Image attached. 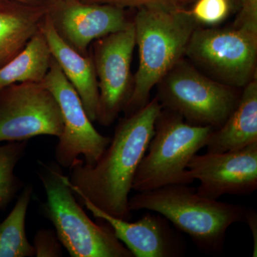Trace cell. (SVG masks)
Here are the masks:
<instances>
[{
	"label": "cell",
	"instance_id": "obj_1",
	"mask_svg": "<svg viewBox=\"0 0 257 257\" xmlns=\"http://www.w3.org/2000/svg\"><path fill=\"white\" fill-rule=\"evenodd\" d=\"M162 106L157 98L119 120L109 146L94 166L79 159L70 167L74 195L85 197L109 215L130 220L134 179L155 133Z\"/></svg>",
	"mask_w": 257,
	"mask_h": 257
},
{
	"label": "cell",
	"instance_id": "obj_2",
	"mask_svg": "<svg viewBox=\"0 0 257 257\" xmlns=\"http://www.w3.org/2000/svg\"><path fill=\"white\" fill-rule=\"evenodd\" d=\"M128 207L131 211L158 213L188 235L199 251L213 256L223 252L228 229L244 221L248 209L242 204L202 197L185 184L138 192L128 199Z\"/></svg>",
	"mask_w": 257,
	"mask_h": 257
},
{
	"label": "cell",
	"instance_id": "obj_3",
	"mask_svg": "<svg viewBox=\"0 0 257 257\" xmlns=\"http://www.w3.org/2000/svg\"><path fill=\"white\" fill-rule=\"evenodd\" d=\"M140 63L133 92L125 106L127 116L150 101V92L182 60L197 23L184 8H140L133 21Z\"/></svg>",
	"mask_w": 257,
	"mask_h": 257
},
{
	"label": "cell",
	"instance_id": "obj_4",
	"mask_svg": "<svg viewBox=\"0 0 257 257\" xmlns=\"http://www.w3.org/2000/svg\"><path fill=\"white\" fill-rule=\"evenodd\" d=\"M37 175L46 200L40 205L42 214L55 228L57 238L72 257H134L106 221L89 219L76 200L68 176L56 162L39 161Z\"/></svg>",
	"mask_w": 257,
	"mask_h": 257
},
{
	"label": "cell",
	"instance_id": "obj_5",
	"mask_svg": "<svg viewBox=\"0 0 257 257\" xmlns=\"http://www.w3.org/2000/svg\"><path fill=\"white\" fill-rule=\"evenodd\" d=\"M213 130L211 126L189 124L181 115L162 108L134 179L133 190L145 192L169 184L194 182L189 162L205 147Z\"/></svg>",
	"mask_w": 257,
	"mask_h": 257
},
{
	"label": "cell",
	"instance_id": "obj_6",
	"mask_svg": "<svg viewBox=\"0 0 257 257\" xmlns=\"http://www.w3.org/2000/svg\"><path fill=\"white\" fill-rule=\"evenodd\" d=\"M162 108L174 111L195 126H222L239 102L231 87L203 75L183 60L158 83Z\"/></svg>",
	"mask_w": 257,
	"mask_h": 257
},
{
	"label": "cell",
	"instance_id": "obj_7",
	"mask_svg": "<svg viewBox=\"0 0 257 257\" xmlns=\"http://www.w3.org/2000/svg\"><path fill=\"white\" fill-rule=\"evenodd\" d=\"M185 55L217 82L244 87L256 68L257 33L243 28H196Z\"/></svg>",
	"mask_w": 257,
	"mask_h": 257
},
{
	"label": "cell",
	"instance_id": "obj_8",
	"mask_svg": "<svg viewBox=\"0 0 257 257\" xmlns=\"http://www.w3.org/2000/svg\"><path fill=\"white\" fill-rule=\"evenodd\" d=\"M42 83L55 96L63 121V130L55 149L56 162L69 169L82 156L84 165L94 166L111 138L101 135L93 126L78 93L53 58Z\"/></svg>",
	"mask_w": 257,
	"mask_h": 257
},
{
	"label": "cell",
	"instance_id": "obj_9",
	"mask_svg": "<svg viewBox=\"0 0 257 257\" xmlns=\"http://www.w3.org/2000/svg\"><path fill=\"white\" fill-rule=\"evenodd\" d=\"M62 130L60 106L42 82L18 83L0 91V143L42 135L59 138Z\"/></svg>",
	"mask_w": 257,
	"mask_h": 257
},
{
	"label": "cell",
	"instance_id": "obj_10",
	"mask_svg": "<svg viewBox=\"0 0 257 257\" xmlns=\"http://www.w3.org/2000/svg\"><path fill=\"white\" fill-rule=\"evenodd\" d=\"M136 46L133 21L119 32L96 40L91 55L99 86L96 121L109 126L127 104L133 87L131 63Z\"/></svg>",
	"mask_w": 257,
	"mask_h": 257
},
{
	"label": "cell",
	"instance_id": "obj_11",
	"mask_svg": "<svg viewBox=\"0 0 257 257\" xmlns=\"http://www.w3.org/2000/svg\"><path fill=\"white\" fill-rule=\"evenodd\" d=\"M200 182L199 195L217 200L224 194L244 196L257 189V143L234 151L195 155L188 165Z\"/></svg>",
	"mask_w": 257,
	"mask_h": 257
},
{
	"label": "cell",
	"instance_id": "obj_12",
	"mask_svg": "<svg viewBox=\"0 0 257 257\" xmlns=\"http://www.w3.org/2000/svg\"><path fill=\"white\" fill-rule=\"evenodd\" d=\"M47 15L59 36L84 56L89 55L93 42L123 30L130 23L122 8L80 0L50 5Z\"/></svg>",
	"mask_w": 257,
	"mask_h": 257
},
{
	"label": "cell",
	"instance_id": "obj_13",
	"mask_svg": "<svg viewBox=\"0 0 257 257\" xmlns=\"http://www.w3.org/2000/svg\"><path fill=\"white\" fill-rule=\"evenodd\" d=\"M79 202L93 216L110 225L117 239L134 257H180L186 253L185 242L161 214L147 212L135 222L109 215L81 196Z\"/></svg>",
	"mask_w": 257,
	"mask_h": 257
},
{
	"label": "cell",
	"instance_id": "obj_14",
	"mask_svg": "<svg viewBox=\"0 0 257 257\" xmlns=\"http://www.w3.org/2000/svg\"><path fill=\"white\" fill-rule=\"evenodd\" d=\"M40 29L46 38L52 58L78 93L89 119L92 122L96 121L99 91L92 57L81 55L67 45L55 31L48 15L42 20Z\"/></svg>",
	"mask_w": 257,
	"mask_h": 257
},
{
	"label": "cell",
	"instance_id": "obj_15",
	"mask_svg": "<svg viewBox=\"0 0 257 257\" xmlns=\"http://www.w3.org/2000/svg\"><path fill=\"white\" fill-rule=\"evenodd\" d=\"M257 143V82L243 87L237 105L222 126L214 130L206 143L207 152L234 151Z\"/></svg>",
	"mask_w": 257,
	"mask_h": 257
},
{
	"label": "cell",
	"instance_id": "obj_16",
	"mask_svg": "<svg viewBox=\"0 0 257 257\" xmlns=\"http://www.w3.org/2000/svg\"><path fill=\"white\" fill-rule=\"evenodd\" d=\"M48 12L47 5L8 3L0 8V68L25 48Z\"/></svg>",
	"mask_w": 257,
	"mask_h": 257
},
{
	"label": "cell",
	"instance_id": "obj_17",
	"mask_svg": "<svg viewBox=\"0 0 257 257\" xmlns=\"http://www.w3.org/2000/svg\"><path fill=\"white\" fill-rule=\"evenodd\" d=\"M52 60L50 47L40 28L25 48L0 68V91L18 83L42 82Z\"/></svg>",
	"mask_w": 257,
	"mask_h": 257
},
{
	"label": "cell",
	"instance_id": "obj_18",
	"mask_svg": "<svg viewBox=\"0 0 257 257\" xmlns=\"http://www.w3.org/2000/svg\"><path fill=\"white\" fill-rule=\"evenodd\" d=\"M32 193V184L25 186L13 210L0 223V257L35 256L33 245L28 241L25 229L27 212Z\"/></svg>",
	"mask_w": 257,
	"mask_h": 257
},
{
	"label": "cell",
	"instance_id": "obj_19",
	"mask_svg": "<svg viewBox=\"0 0 257 257\" xmlns=\"http://www.w3.org/2000/svg\"><path fill=\"white\" fill-rule=\"evenodd\" d=\"M28 143V141L12 142L0 145V211L9 205L23 187L15 170L25 155Z\"/></svg>",
	"mask_w": 257,
	"mask_h": 257
},
{
	"label": "cell",
	"instance_id": "obj_20",
	"mask_svg": "<svg viewBox=\"0 0 257 257\" xmlns=\"http://www.w3.org/2000/svg\"><path fill=\"white\" fill-rule=\"evenodd\" d=\"M230 0H197L190 13L197 23L216 25L229 15Z\"/></svg>",
	"mask_w": 257,
	"mask_h": 257
},
{
	"label": "cell",
	"instance_id": "obj_21",
	"mask_svg": "<svg viewBox=\"0 0 257 257\" xmlns=\"http://www.w3.org/2000/svg\"><path fill=\"white\" fill-rule=\"evenodd\" d=\"M32 245L35 249V256L37 257L62 256V243L53 230L42 229L37 231Z\"/></svg>",
	"mask_w": 257,
	"mask_h": 257
},
{
	"label": "cell",
	"instance_id": "obj_22",
	"mask_svg": "<svg viewBox=\"0 0 257 257\" xmlns=\"http://www.w3.org/2000/svg\"><path fill=\"white\" fill-rule=\"evenodd\" d=\"M189 0H82L83 3L113 5L118 8H183Z\"/></svg>",
	"mask_w": 257,
	"mask_h": 257
},
{
	"label": "cell",
	"instance_id": "obj_23",
	"mask_svg": "<svg viewBox=\"0 0 257 257\" xmlns=\"http://www.w3.org/2000/svg\"><path fill=\"white\" fill-rule=\"evenodd\" d=\"M241 9L236 20L234 28H243L257 33V0H237Z\"/></svg>",
	"mask_w": 257,
	"mask_h": 257
},
{
	"label": "cell",
	"instance_id": "obj_24",
	"mask_svg": "<svg viewBox=\"0 0 257 257\" xmlns=\"http://www.w3.org/2000/svg\"><path fill=\"white\" fill-rule=\"evenodd\" d=\"M244 222L247 223L248 226L251 230L253 237V256H256L257 250V215L256 213L253 209H247L246 218Z\"/></svg>",
	"mask_w": 257,
	"mask_h": 257
},
{
	"label": "cell",
	"instance_id": "obj_25",
	"mask_svg": "<svg viewBox=\"0 0 257 257\" xmlns=\"http://www.w3.org/2000/svg\"><path fill=\"white\" fill-rule=\"evenodd\" d=\"M16 3H23V4L30 5H47L45 0H13Z\"/></svg>",
	"mask_w": 257,
	"mask_h": 257
},
{
	"label": "cell",
	"instance_id": "obj_26",
	"mask_svg": "<svg viewBox=\"0 0 257 257\" xmlns=\"http://www.w3.org/2000/svg\"><path fill=\"white\" fill-rule=\"evenodd\" d=\"M73 1H75V0H45V3H46L49 6H50V5L60 4V3H70V2Z\"/></svg>",
	"mask_w": 257,
	"mask_h": 257
},
{
	"label": "cell",
	"instance_id": "obj_27",
	"mask_svg": "<svg viewBox=\"0 0 257 257\" xmlns=\"http://www.w3.org/2000/svg\"><path fill=\"white\" fill-rule=\"evenodd\" d=\"M7 4H8V3H7V0H0V8L5 6V5Z\"/></svg>",
	"mask_w": 257,
	"mask_h": 257
},
{
	"label": "cell",
	"instance_id": "obj_28",
	"mask_svg": "<svg viewBox=\"0 0 257 257\" xmlns=\"http://www.w3.org/2000/svg\"><path fill=\"white\" fill-rule=\"evenodd\" d=\"M236 1H237V0H236Z\"/></svg>",
	"mask_w": 257,
	"mask_h": 257
}]
</instances>
